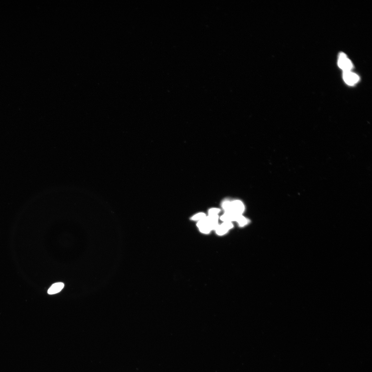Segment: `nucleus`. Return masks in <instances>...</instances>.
<instances>
[{
	"label": "nucleus",
	"instance_id": "1",
	"mask_svg": "<svg viewBox=\"0 0 372 372\" xmlns=\"http://www.w3.org/2000/svg\"><path fill=\"white\" fill-rule=\"evenodd\" d=\"M338 63L339 68L344 72L351 71L353 67L352 61L346 54L342 52L339 54Z\"/></svg>",
	"mask_w": 372,
	"mask_h": 372
},
{
	"label": "nucleus",
	"instance_id": "2",
	"mask_svg": "<svg viewBox=\"0 0 372 372\" xmlns=\"http://www.w3.org/2000/svg\"><path fill=\"white\" fill-rule=\"evenodd\" d=\"M245 210L244 206L241 201L235 200L230 201L229 210L228 212L236 215H242Z\"/></svg>",
	"mask_w": 372,
	"mask_h": 372
},
{
	"label": "nucleus",
	"instance_id": "3",
	"mask_svg": "<svg viewBox=\"0 0 372 372\" xmlns=\"http://www.w3.org/2000/svg\"><path fill=\"white\" fill-rule=\"evenodd\" d=\"M343 78L346 84L349 86L355 85L360 80L359 76L351 71L344 72Z\"/></svg>",
	"mask_w": 372,
	"mask_h": 372
},
{
	"label": "nucleus",
	"instance_id": "4",
	"mask_svg": "<svg viewBox=\"0 0 372 372\" xmlns=\"http://www.w3.org/2000/svg\"><path fill=\"white\" fill-rule=\"evenodd\" d=\"M197 226L200 232L203 233L208 234L210 232L211 230L207 222L206 218L201 221H198Z\"/></svg>",
	"mask_w": 372,
	"mask_h": 372
},
{
	"label": "nucleus",
	"instance_id": "5",
	"mask_svg": "<svg viewBox=\"0 0 372 372\" xmlns=\"http://www.w3.org/2000/svg\"><path fill=\"white\" fill-rule=\"evenodd\" d=\"M64 287V284L63 283H57L53 284L48 291L49 295H53L58 293Z\"/></svg>",
	"mask_w": 372,
	"mask_h": 372
},
{
	"label": "nucleus",
	"instance_id": "6",
	"mask_svg": "<svg viewBox=\"0 0 372 372\" xmlns=\"http://www.w3.org/2000/svg\"><path fill=\"white\" fill-rule=\"evenodd\" d=\"M215 230L216 234L220 236H223L226 234L229 231L222 225H219Z\"/></svg>",
	"mask_w": 372,
	"mask_h": 372
},
{
	"label": "nucleus",
	"instance_id": "7",
	"mask_svg": "<svg viewBox=\"0 0 372 372\" xmlns=\"http://www.w3.org/2000/svg\"><path fill=\"white\" fill-rule=\"evenodd\" d=\"M236 222L240 226H244L248 223V219L244 217L242 215H240L238 216Z\"/></svg>",
	"mask_w": 372,
	"mask_h": 372
},
{
	"label": "nucleus",
	"instance_id": "8",
	"mask_svg": "<svg viewBox=\"0 0 372 372\" xmlns=\"http://www.w3.org/2000/svg\"><path fill=\"white\" fill-rule=\"evenodd\" d=\"M207 216L203 213H199L193 216L191 218V219L193 221H200L204 219Z\"/></svg>",
	"mask_w": 372,
	"mask_h": 372
},
{
	"label": "nucleus",
	"instance_id": "9",
	"mask_svg": "<svg viewBox=\"0 0 372 372\" xmlns=\"http://www.w3.org/2000/svg\"><path fill=\"white\" fill-rule=\"evenodd\" d=\"M221 211L220 209L218 208H213L209 209L208 211V215H218V214Z\"/></svg>",
	"mask_w": 372,
	"mask_h": 372
},
{
	"label": "nucleus",
	"instance_id": "10",
	"mask_svg": "<svg viewBox=\"0 0 372 372\" xmlns=\"http://www.w3.org/2000/svg\"><path fill=\"white\" fill-rule=\"evenodd\" d=\"M221 225H223L224 227H225V228L227 229L228 230H230L232 229L233 228V224L232 223V222H223L221 224Z\"/></svg>",
	"mask_w": 372,
	"mask_h": 372
}]
</instances>
